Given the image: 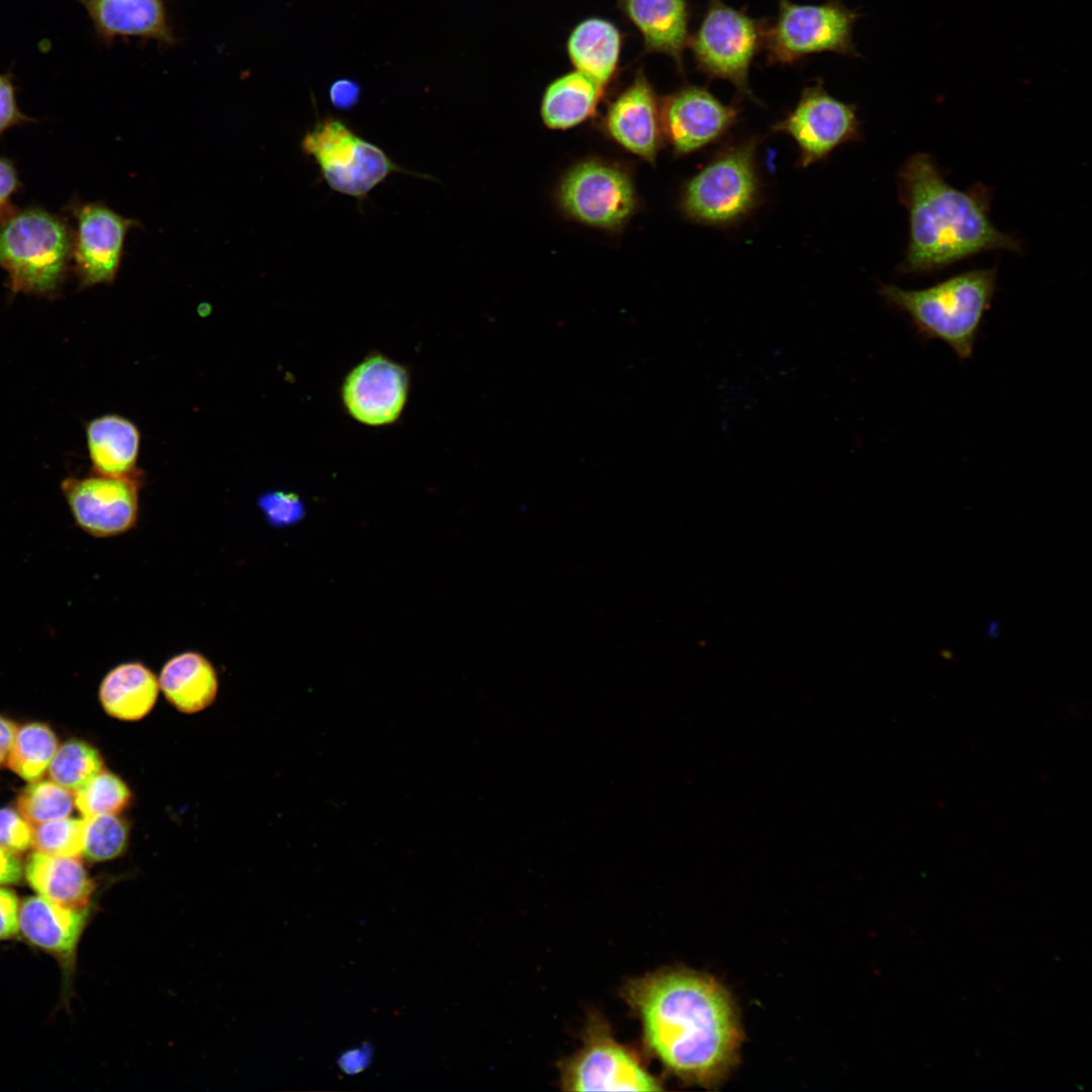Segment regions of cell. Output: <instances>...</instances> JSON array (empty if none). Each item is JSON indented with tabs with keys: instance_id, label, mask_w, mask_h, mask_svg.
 I'll use <instances>...</instances> for the list:
<instances>
[{
	"instance_id": "cell-1",
	"label": "cell",
	"mask_w": 1092,
	"mask_h": 1092,
	"mask_svg": "<svg viewBox=\"0 0 1092 1092\" xmlns=\"http://www.w3.org/2000/svg\"><path fill=\"white\" fill-rule=\"evenodd\" d=\"M623 996L640 1019L646 1048L680 1080L711 1087L736 1063L741 1028L714 978L664 969L629 980Z\"/></svg>"
},
{
	"instance_id": "cell-2",
	"label": "cell",
	"mask_w": 1092,
	"mask_h": 1092,
	"mask_svg": "<svg viewBox=\"0 0 1092 1092\" xmlns=\"http://www.w3.org/2000/svg\"><path fill=\"white\" fill-rule=\"evenodd\" d=\"M900 202L908 211L909 239L902 273L926 274L982 252H1020V242L990 219L991 193L977 184L949 185L931 156L912 155L898 171Z\"/></svg>"
},
{
	"instance_id": "cell-3",
	"label": "cell",
	"mask_w": 1092,
	"mask_h": 1092,
	"mask_svg": "<svg viewBox=\"0 0 1092 1092\" xmlns=\"http://www.w3.org/2000/svg\"><path fill=\"white\" fill-rule=\"evenodd\" d=\"M997 285V269L970 270L928 288L909 290L883 284L885 302L906 314L924 340H939L966 360L991 306Z\"/></svg>"
},
{
	"instance_id": "cell-4",
	"label": "cell",
	"mask_w": 1092,
	"mask_h": 1092,
	"mask_svg": "<svg viewBox=\"0 0 1092 1092\" xmlns=\"http://www.w3.org/2000/svg\"><path fill=\"white\" fill-rule=\"evenodd\" d=\"M73 229L40 206L16 208L0 218V267L14 293H55L72 264Z\"/></svg>"
},
{
	"instance_id": "cell-5",
	"label": "cell",
	"mask_w": 1092,
	"mask_h": 1092,
	"mask_svg": "<svg viewBox=\"0 0 1092 1092\" xmlns=\"http://www.w3.org/2000/svg\"><path fill=\"white\" fill-rule=\"evenodd\" d=\"M758 136L721 148L685 185L684 214L699 223L727 226L746 217L760 201L756 164Z\"/></svg>"
},
{
	"instance_id": "cell-6",
	"label": "cell",
	"mask_w": 1092,
	"mask_h": 1092,
	"mask_svg": "<svg viewBox=\"0 0 1092 1092\" xmlns=\"http://www.w3.org/2000/svg\"><path fill=\"white\" fill-rule=\"evenodd\" d=\"M302 151L317 164L328 186L363 201L392 173H407L375 144L358 135L345 121L327 115L301 141Z\"/></svg>"
},
{
	"instance_id": "cell-7",
	"label": "cell",
	"mask_w": 1092,
	"mask_h": 1092,
	"mask_svg": "<svg viewBox=\"0 0 1092 1092\" xmlns=\"http://www.w3.org/2000/svg\"><path fill=\"white\" fill-rule=\"evenodd\" d=\"M765 19L735 9L722 0H710L696 33L689 38L697 69L709 79H723L734 86L739 99L760 102L753 95L748 74L751 63L763 48Z\"/></svg>"
},
{
	"instance_id": "cell-8",
	"label": "cell",
	"mask_w": 1092,
	"mask_h": 1092,
	"mask_svg": "<svg viewBox=\"0 0 1092 1092\" xmlns=\"http://www.w3.org/2000/svg\"><path fill=\"white\" fill-rule=\"evenodd\" d=\"M779 13L765 29L766 65H793L803 58L830 52L857 57L852 29L860 14L840 0L796 4L778 0Z\"/></svg>"
},
{
	"instance_id": "cell-9",
	"label": "cell",
	"mask_w": 1092,
	"mask_h": 1092,
	"mask_svg": "<svg viewBox=\"0 0 1092 1092\" xmlns=\"http://www.w3.org/2000/svg\"><path fill=\"white\" fill-rule=\"evenodd\" d=\"M566 1091H660L661 1082L638 1055L620 1043L600 1015L585 1027L582 1045L561 1066Z\"/></svg>"
},
{
	"instance_id": "cell-10",
	"label": "cell",
	"mask_w": 1092,
	"mask_h": 1092,
	"mask_svg": "<svg viewBox=\"0 0 1092 1092\" xmlns=\"http://www.w3.org/2000/svg\"><path fill=\"white\" fill-rule=\"evenodd\" d=\"M771 130L794 140L802 168L825 159L845 143L862 140L856 107L831 96L822 79L803 89L796 106Z\"/></svg>"
},
{
	"instance_id": "cell-11",
	"label": "cell",
	"mask_w": 1092,
	"mask_h": 1092,
	"mask_svg": "<svg viewBox=\"0 0 1092 1092\" xmlns=\"http://www.w3.org/2000/svg\"><path fill=\"white\" fill-rule=\"evenodd\" d=\"M558 201L575 220L604 230L622 226L637 203L627 172L599 160L581 162L566 173L559 185Z\"/></svg>"
},
{
	"instance_id": "cell-12",
	"label": "cell",
	"mask_w": 1092,
	"mask_h": 1092,
	"mask_svg": "<svg viewBox=\"0 0 1092 1092\" xmlns=\"http://www.w3.org/2000/svg\"><path fill=\"white\" fill-rule=\"evenodd\" d=\"M75 219L72 263L80 288L112 283L120 268L128 231L139 222L102 202L70 201Z\"/></svg>"
},
{
	"instance_id": "cell-13",
	"label": "cell",
	"mask_w": 1092,
	"mask_h": 1092,
	"mask_svg": "<svg viewBox=\"0 0 1092 1092\" xmlns=\"http://www.w3.org/2000/svg\"><path fill=\"white\" fill-rule=\"evenodd\" d=\"M740 108L722 103L707 88L686 85L660 101L663 136L676 155H688L723 136Z\"/></svg>"
},
{
	"instance_id": "cell-14",
	"label": "cell",
	"mask_w": 1092,
	"mask_h": 1092,
	"mask_svg": "<svg viewBox=\"0 0 1092 1092\" xmlns=\"http://www.w3.org/2000/svg\"><path fill=\"white\" fill-rule=\"evenodd\" d=\"M62 486L76 523L87 533L111 537L135 525L140 479L96 474L69 478Z\"/></svg>"
},
{
	"instance_id": "cell-15",
	"label": "cell",
	"mask_w": 1092,
	"mask_h": 1092,
	"mask_svg": "<svg viewBox=\"0 0 1092 1092\" xmlns=\"http://www.w3.org/2000/svg\"><path fill=\"white\" fill-rule=\"evenodd\" d=\"M407 391L405 369L382 355H373L348 374L342 395L348 413L356 421L368 426H382L399 417Z\"/></svg>"
},
{
	"instance_id": "cell-16",
	"label": "cell",
	"mask_w": 1092,
	"mask_h": 1092,
	"mask_svg": "<svg viewBox=\"0 0 1092 1092\" xmlns=\"http://www.w3.org/2000/svg\"><path fill=\"white\" fill-rule=\"evenodd\" d=\"M608 134L632 154L654 162L662 144L660 102L642 70L609 105Z\"/></svg>"
},
{
	"instance_id": "cell-17",
	"label": "cell",
	"mask_w": 1092,
	"mask_h": 1092,
	"mask_svg": "<svg viewBox=\"0 0 1092 1092\" xmlns=\"http://www.w3.org/2000/svg\"><path fill=\"white\" fill-rule=\"evenodd\" d=\"M88 916V908H70L39 895L30 896L19 905L18 934L30 945L55 957L65 980L69 981Z\"/></svg>"
},
{
	"instance_id": "cell-18",
	"label": "cell",
	"mask_w": 1092,
	"mask_h": 1092,
	"mask_svg": "<svg viewBox=\"0 0 1092 1092\" xmlns=\"http://www.w3.org/2000/svg\"><path fill=\"white\" fill-rule=\"evenodd\" d=\"M104 42L134 36L165 44L175 42L163 0H78Z\"/></svg>"
},
{
	"instance_id": "cell-19",
	"label": "cell",
	"mask_w": 1092,
	"mask_h": 1092,
	"mask_svg": "<svg viewBox=\"0 0 1092 1092\" xmlns=\"http://www.w3.org/2000/svg\"><path fill=\"white\" fill-rule=\"evenodd\" d=\"M618 5L641 33L644 51L667 55L682 72L690 38L688 0H618Z\"/></svg>"
},
{
	"instance_id": "cell-20",
	"label": "cell",
	"mask_w": 1092,
	"mask_h": 1092,
	"mask_svg": "<svg viewBox=\"0 0 1092 1092\" xmlns=\"http://www.w3.org/2000/svg\"><path fill=\"white\" fill-rule=\"evenodd\" d=\"M86 437L96 474L141 479L138 468L141 435L133 423L117 415L102 416L88 424Z\"/></svg>"
},
{
	"instance_id": "cell-21",
	"label": "cell",
	"mask_w": 1092,
	"mask_h": 1092,
	"mask_svg": "<svg viewBox=\"0 0 1092 1092\" xmlns=\"http://www.w3.org/2000/svg\"><path fill=\"white\" fill-rule=\"evenodd\" d=\"M23 874L39 896L70 908H87L95 891V884L78 856L35 851L28 856Z\"/></svg>"
},
{
	"instance_id": "cell-22",
	"label": "cell",
	"mask_w": 1092,
	"mask_h": 1092,
	"mask_svg": "<svg viewBox=\"0 0 1092 1092\" xmlns=\"http://www.w3.org/2000/svg\"><path fill=\"white\" fill-rule=\"evenodd\" d=\"M623 36L611 21L589 17L570 31L566 51L576 71L606 87L618 72Z\"/></svg>"
},
{
	"instance_id": "cell-23",
	"label": "cell",
	"mask_w": 1092,
	"mask_h": 1092,
	"mask_svg": "<svg viewBox=\"0 0 1092 1092\" xmlns=\"http://www.w3.org/2000/svg\"><path fill=\"white\" fill-rule=\"evenodd\" d=\"M159 685L166 699L178 711L200 712L214 701L218 681L210 661L196 651L170 658L163 666Z\"/></svg>"
},
{
	"instance_id": "cell-24",
	"label": "cell",
	"mask_w": 1092,
	"mask_h": 1092,
	"mask_svg": "<svg viewBox=\"0 0 1092 1092\" xmlns=\"http://www.w3.org/2000/svg\"><path fill=\"white\" fill-rule=\"evenodd\" d=\"M159 688V680L150 668L141 662H126L105 675L99 688V700L111 717L136 721L151 712Z\"/></svg>"
},
{
	"instance_id": "cell-25",
	"label": "cell",
	"mask_w": 1092,
	"mask_h": 1092,
	"mask_svg": "<svg viewBox=\"0 0 1092 1092\" xmlns=\"http://www.w3.org/2000/svg\"><path fill=\"white\" fill-rule=\"evenodd\" d=\"M604 90V86L578 71L558 77L544 91L543 122L552 129H567L583 122L595 114Z\"/></svg>"
},
{
	"instance_id": "cell-26",
	"label": "cell",
	"mask_w": 1092,
	"mask_h": 1092,
	"mask_svg": "<svg viewBox=\"0 0 1092 1092\" xmlns=\"http://www.w3.org/2000/svg\"><path fill=\"white\" fill-rule=\"evenodd\" d=\"M58 748V738L48 725L28 723L17 728L6 761L17 776L35 782L44 775Z\"/></svg>"
},
{
	"instance_id": "cell-27",
	"label": "cell",
	"mask_w": 1092,
	"mask_h": 1092,
	"mask_svg": "<svg viewBox=\"0 0 1092 1092\" xmlns=\"http://www.w3.org/2000/svg\"><path fill=\"white\" fill-rule=\"evenodd\" d=\"M103 769L99 751L79 739H71L59 746L53 757L49 774L51 780L77 792Z\"/></svg>"
},
{
	"instance_id": "cell-28",
	"label": "cell",
	"mask_w": 1092,
	"mask_h": 1092,
	"mask_svg": "<svg viewBox=\"0 0 1092 1092\" xmlns=\"http://www.w3.org/2000/svg\"><path fill=\"white\" fill-rule=\"evenodd\" d=\"M75 795L54 781L31 782L18 796L19 813L32 825L69 817Z\"/></svg>"
},
{
	"instance_id": "cell-29",
	"label": "cell",
	"mask_w": 1092,
	"mask_h": 1092,
	"mask_svg": "<svg viewBox=\"0 0 1092 1092\" xmlns=\"http://www.w3.org/2000/svg\"><path fill=\"white\" fill-rule=\"evenodd\" d=\"M130 791L116 775L102 769L75 792V806L84 818L118 814L130 802Z\"/></svg>"
},
{
	"instance_id": "cell-30",
	"label": "cell",
	"mask_w": 1092,
	"mask_h": 1092,
	"mask_svg": "<svg viewBox=\"0 0 1092 1092\" xmlns=\"http://www.w3.org/2000/svg\"><path fill=\"white\" fill-rule=\"evenodd\" d=\"M82 854L91 861H105L119 856L128 840L127 823L114 814L84 818Z\"/></svg>"
},
{
	"instance_id": "cell-31",
	"label": "cell",
	"mask_w": 1092,
	"mask_h": 1092,
	"mask_svg": "<svg viewBox=\"0 0 1092 1092\" xmlns=\"http://www.w3.org/2000/svg\"><path fill=\"white\" fill-rule=\"evenodd\" d=\"M85 820L60 818L32 826L31 845L47 854L79 856L83 849Z\"/></svg>"
},
{
	"instance_id": "cell-32",
	"label": "cell",
	"mask_w": 1092,
	"mask_h": 1092,
	"mask_svg": "<svg viewBox=\"0 0 1092 1092\" xmlns=\"http://www.w3.org/2000/svg\"><path fill=\"white\" fill-rule=\"evenodd\" d=\"M258 506L267 522L276 527H283L297 522L303 514L298 496L284 491H270L258 498Z\"/></svg>"
},
{
	"instance_id": "cell-33",
	"label": "cell",
	"mask_w": 1092,
	"mask_h": 1092,
	"mask_svg": "<svg viewBox=\"0 0 1092 1092\" xmlns=\"http://www.w3.org/2000/svg\"><path fill=\"white\" fill-rule=\"evenodd\" d=\"M32 842V825L11 808L0 809V846L11 852H22Z\"/></svg>"
},
{
	"instance_id": "cell-34",
	"label": "cell",
	"mask_w": 1092,
	"mask_h": 1092,
	"mask_svg": "<svg viewBox=\"0 0 1092 1092\" xmlns=\"http://www.w3.org/2000/svg\"><path fill=\"white\" fill-rule=\"evenodd\" d=\"M15 92L12 77L0 74V135L12 126L34 121L19 109Z\"/></svg>"
},
{
	"instance_id": "cell-35",
	"label": "cell",
	"mask_w": 1092,
	"mask_h": 1092,
	"mask_svg": "<svg viewBox=\"0 0 1092 1092\" xmlns=\"http://www.w3.org/2000/svg\"><path fill=\"white\" fill-rule=\"evenodd\" d=\"M19 903L11 890L0 886V940L15 937L18 934Z\"/></svg>"
},
{
	"instance_id": "cell-36",
	"label": "cell",
	"mask_w": 1092,
	"mask_h": 1092,
	"mask_svg": "<svg viewBox=\"0 0 1092 1092\" xmlns=\"http://www.w3.org/2000/svg\"><path fill=\"white\" fill-rule=\"evenodd\" d=\"M360 96L359 85L349 79L335 81L329 90L331 103L338 109L347 110L354 107Z\"/></svg>"
},
{
	"instance_id": "cell-37",
	"label": "cell",
	"mask_w": 1092,
	"mask_h": 1092,
	"mask_svg": "<svg viewBox=\"0 0 1092 1092\" xmlns=\"http://www.w3.org/2000/svg\"><path fill=\"white\" fill-rule=\"evenodd\" d=\"M14 162L0 157V213L8 206L11 196L20 188Z\"/></svg>"
},
{
	"instance_id": "cell-38",
	"label": "cell",
	"mask_w": 1092,
	"mask_h": 1092,
	"mask_svg": "<svg viewBox=\"0 0 1092 1092\" xmlns=\"http://www.w3.org/2000/svg\"><path fill=\"white\" fill-rule=\"evenodd\" d=\"M23 869L14 852L0 846V886L14 885L20 882Z\"/></svg>"
},
{
	"instance_id": "cell-39",
	"label": "cell",
	"mask_w": 1092,
	"mask_h": 1092,
	"mask_svg": "<svg viewBox=\"0 0 1092 1092\" xmlns=\"http://www.w3.org/2000/svg\"><path fill=\"white\" fill-rule=\"evenodd\" d=\"M16 730L17 726L12 721L0 716V765L7 760Z\"/></svg>"
},
{
	"instance_id": "cell-40",
	"label": "cell",
	"mask_w": 1092,
	"mask_h": 1092,
	"mask_svg": "<svg viewBox=\"0 0 1092 1092\" xmlns=\"http://www.w3.org/2000/svg\"><path fill=\"white\" fill-rule=\"evenodd\" d=\"M1000 628L1001 624L997 620H991L988 623L986 635L992 640L997 639L1000 635Z\"/></svg>"
}]
</instances>
